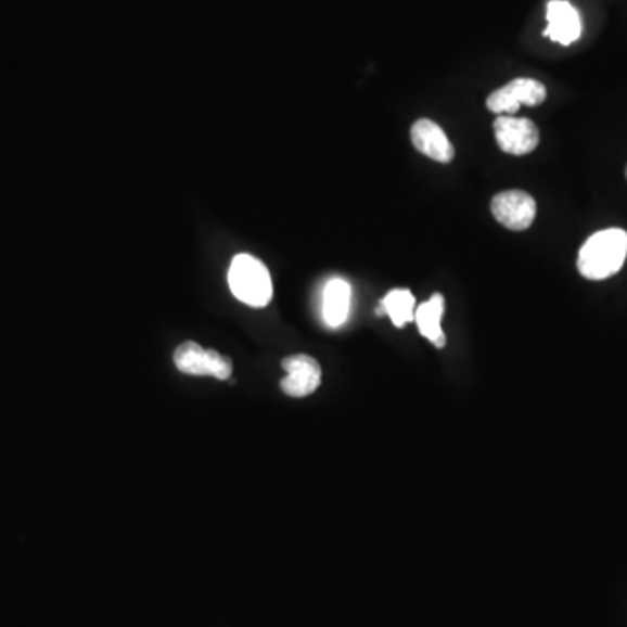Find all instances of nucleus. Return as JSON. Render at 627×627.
<instances>
[{
	"instance_id": "1",
	"label": "nucleus",
	"mask_w": 627,
	"mask_h": 627,
	"mask_svg": "<svg viewBox=\"0 0 627 627\" xmlns=\"http://www.w3.org/2000/svg\"><path fill=\"white\" fill-rule=\"evenodd\" d=\"M627 257V232L623 229L600 230L580 247V274L591 281H603L623 269Z\"/></svg>"
},
{
	"instance_id": "2",
	"label": "nucleus",
	"mask_w": 627,
	"mask_h": 627,
	"mask_svg": "<svg viewBox=\"0 0 627 627\" xmlns=\"http://www.w3.org/2000/svg\"><path fill=\"white\" fill-rule=\"evenodd\" d=\"M230 290L238 300L249 307H266L272 300V279L264 261L241 253L229 269Z\"/></svg>"
},
{
	"instance_id": "3",
	"label": "nucleus",
	"mask_w": 627,
	"mask_h": 627,
	"mask_svg": "<svg viewBox=\"0 0 627 627\" xmlns=\"http://www.w3.org/2000/svg\"><path fill=\"white\" fill-rule=\"evenodd\" d=\"M175 367L194 376H213L218 381H229L232 375V361L213 349H204L195 342H183L175 350Z\"/></svg>"
},
{
	"instance_id": "4",
	"label": "nucleus",
	"mask_w": 627,
	"mask_h": 627,
	"mask_svg": "<svg viewBox=\"0 0 627 627\" xmlns=\"http://www.w3.org/2000/svg\"><path fill=\"white\" fill-rule=\"evenodd\" d=\"M548 89L535 79H514L486 98L488 111L497 115H516L520 106L546 102Z\"/></svg>"
},
{
	"instance_id": "5",
	"label": "nucleus",
	"mask_w": 627,
	"mask_h": 627,
	"mask_svg": "<svg viewBox=\"0 0 627 627\" xmlns=\"http://www.w3.org/2000/svg\"><path fill=\"white\" fill-rule=\"evenodd\" d=\"M495 140L506 154L526 155L539 145V129L525 117L499 115L494 123Z\"/></svg>"
},
{
	"instance_id": "6",
	"label": "nucleus",
	"mask_w": 627,
	"mask_h": 627,
	"mask_svg": "<svg viewBox=\"0 0 627 627\" xmlns=\"http://www.w3.org/2000/svg\"><path fill=\"white\" fill-rule=\"evenodd\" d=\"M491 213L500 226L509 230H526L534 223L537 204L523 191L500 192L491 200Z\"/></svg>"
},
{
	"instance_id": "7",
	"label": "nucleus",
	"mask_w": 627,
	"mask_h": 627,
	"mask_svg": "<svg viewBox=\"0 0 627 627\" xmlns=\"http://www.w3.org/2000/svg\"><path fill=\"white\" fill-rule=\"evenodd\" d=\"M286 376L281 381V389L292 398H305L318 391L321 385V367L307 354H295L283 359Z\"/></svg>"
},
{
	"instance_id": "8",
	"label": "nucleus",
	"mask_w": 627,
	"mask_h": 627,
	"mask_svg": "<svg viewBox=\"0 0 627 627\" xmlns=\"http://www.w3.org/2000/svg\"><path fill=\"white\" fill-rule=\"evenodd\" d=\"M411 143L420 154L436 163L448 164L456 157L450 138L434 120L420 119L411 126Z\"/></svg>"
},
{
	"instance_id": "9",
	"label": "nucleus",
	"mask_w": 627,
	"mask_h": 627,
	"mask_svg": "<svg viewBox=\"0 0 627 627\" xmlns=\"http://www.w3.org/2000/svg\"><path fill=\"white\" fill-rule=\"evenodd\" d=\"M583 34V23L574 5L566 0H551L548 4V28L543 36L561 46L574 44Z\"/></svg>"
},
{
	"instance_id": "10",
	"label": "nucleus",
	"mask_w": 627,
	"mask_h": 627,
	"mask_svg": "<svg viewBox=\"0 0 627 627\" xmlns=\"http://www.w3.org/2000/svg\"><path fill=\"white\" fill-rule=\"evenodd\" d=\"M353 302V287L345 279L335 278L324 286L323 319L330 328H341L347 321Z\"/></svg>"
},
{
	"instance_id": "11",
	"label": "nucleus",
	"mask_w": 627,
	"mask_h": 627,
	"mask_svg": "<svg viewBox=\"0 0 627 627\" xmlns=\"http://www.w3.org/2000/svg\"><path fill=\"white\" fill-rule=\"evenodd\" d=\"M443 312H445V298L439 293L420 304L415 310V323L420 333L431 344L436 345L437 349H443L447 345V335L442 328Z\"/></svg>"
},
{
	"instance_id": "12",
	"label": "nucleus",
	"mask_w": 627,
	"mask_h": 627,
	"mask_svg": "<svg viewBox=\"0 0 627 627\" xmlns=\"http://www.w3.org/2000/svg\"><path fill=\"white\" fill-rule=\"evenodd\" d=\"M417 302L410 290L398 287L387 293L379 305V314H385L394 327L402 328L415 321Z\"/></svg>"
},
{
	"instance_id": "13",
	"label": "nucleus",
	"mask_w": 627,
	"mask_h": 627,
	"mask_svg": "<svg viewBox=\"0 0 627 627\" xmlns=\"http://www.w3.org/2000/svg\"><path fill=\"white\" fill-rule=\"evenodd\" d=\"M626 177H627V169H626Z\"/></svg>"
}]
</instances>
